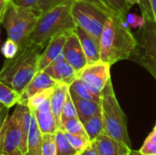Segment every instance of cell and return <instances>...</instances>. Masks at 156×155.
<instances>
[{"label": "cell", "instance_id": "cell-1", "mask_svg": "<svg viewBox=\"0 0 156 155\" xmlns=\"http://www.w3.org/2000/svg\"><path fill=\"white\" fill-rule=\"evenodd\" d=\"M125 20L109 16L100 39L101 60L111 66L118 61L130 58L135 49V36Z\"/></svg>", "mask_w": 156, "mask_h": 155}, {"label": "cell", "instance_id": "cell-2", "mask_svg": "<svg viewBox=\"0 0 156 155\" xmlns=\"http://www.w3.org/2000/svg\"><path fill=\"white\" fill-rule=\"evenodd\" d=\"M43 48L29 40L19 48L16 57L5 59L0 70V81L21 95L38 71V61Z\"/></svg>", "mask_w": 156, "mask_h": 155}, {"label": "cell", "instance_id": "cell-3", "mask_svg": "<svg viewBox=\"0 0 156 155\" xmlns=\"http://www.w3.org/2000/svg\"><path fill=\"white\" fill-rule=\"evenodd\" d=\"M75 0H69L40 15L29 40L45 48L55 36L73 31L76 27L71 9Z\"/></svg>", "mask_w": 156, "mask_h": 155}, {"label": "cell", "instance_id": "cell-4", "mask_svg": "<svg viewBox=\"0 0 156 155\" xmlns=\"http://www.w3.org/2000/svg\"><path fill=\"white\" fill-rule=\"evenodd\" d=\"M101 106L104 132L132 149L128 132L127 118L115 96L112 79H110L101 94Z\"/></svg>", "mask_w": 156, "mask_h": 155}, {"label": "cell", "instance_id": "cell-5", "mask_svg": "<svg viewBox=\"0 0 156 155\" xmlns=\"http://www.w3.org/2000/svg\"><path fill=\"white\" fill-rule=\"evenodd\" d=\"M40 14L36 9L17 6L10 1L3 20L8 38L16 41L19 48L25 46L29 41V36Z\"/></svg>", "mask_w": 156, "mask_h": 155}, {"label": "cell", "instance_id": "cell-6", "mask_svg": "<svg viewBox=\"0 0 156 155\" xmlns=\"http://www.w3.org/2000/svg\"><path fill=\"white\" fill-rule=\"evenodd\" d=\"M76 26L86 31L99 44L109 16L95 5L85 1L75 0L71 9Z\"/></svg>", "mask_w": 156, "mask_h": 155}, {"label": "cell", "instance_id": "cell-7", "mask_svg": "<svg viewBox=\"0 0 156 155\" xmlns=\"http://www.w3.org/2000/svg\"><path fill=\"white\" fill-rule=\"evenodd\" d=\"M135 37L137 44L130 58L146 69L156 80L155 21H146Z\"/></svg>", "mask_w": 156, "mask_h": 155}, {"label": "cell", "instance_id": "cell-8", "mask_svg": "<svg viewBox=\"0 0 156 155\" xmlns=\"http://www.w3.org/2000/svg\"><path fill=\"white\" fill-rule=\"evenodd\" d=\"M25 103H18L6 119L0 133V153L6 155H25L23 146L22 119Z\"/></svg>", "mask_w": 156, "mask_h": 155}, {"label": "cell", "instance_id": "cell-9", "mask_svg": "<svg viewBox=\"0 0 156 155\" xmlns=\"http://www.w3.org/2000/svg\"><path fill=\"white\" fill-rule=\"evenodd\" d=\"M78 79L93 92L101 95L107 82L111 79V65L101 60L88 64L78 73Z\"/></svg>", "mask_w": 156, "mask_h": 155}, {"label": "cell", "instance_id": "cell-10", "mask_svg": "<svg viewBox=\"0 0 156 155\" xmlns=\"http://www.w3.org/2000/svg\"><path fill=\"white\" fill-rule=\"evenodd\" d=\"M63 55L65 59L71 65V67L77 71V73L80 72L88 65L86 55L83 51L80 41L74 30L69 32L67 37L63 48Z\"/></svg>", "mask_w": 156, "mask_h": 155}, {"label": "cell", "instance_id": "cell-11", "mask_svg": "<svg viewBox=\"0 0 156 155\" xmlns=\"http://www.w3.org/2000/svg\"><path fill=\"white\" fill-rule=\"evenodd\" d=\"M43 71L50 76L55 81L64 83L69 86L78 78L77 71L65 59L63 53L56 60L47 66Z\"/></svg>", "mask_w": 156, "mask_h": 155}, {"label": "cell", "instance_id": "cell-12", "mask_svg": "<svg viewBox=\"0 0 156 155\" xmlns=\"http://www.w3.org/2000/svg\"><path fill=\"white\" fill-rule=\"evenodd\" d=\"M71 32V31H70ZM69 32L58 34L52 37L47 44L45 50L41 53L38 61V71L43 70L47 66L56 60L62 53Z\"/></svg>", "mask_w": 156, "mask_h": 155}, {"label": "cell", "instance_id": "cell-13", "mask_svg": "<svg viewBox=\"0 0 156 155\" xmlns=\"http://www.w3.org/2000/svg\"><path fill=\"white\" fill-rule=\"evenodd\" d=\"M30 111L36 118L38 128L42 134L56 133L58 129L50 109V99L37 106L36 109Z\"/></svg>", "mask_w": 156, "mask_h": 155}, {"label": "cell", "instance_id": "cell-14", "mask_svg": "<svg viewBox=\"0 0 156 155\" xmlns=\"http://www.w3.org/2000/svg\"><path fill=\"white\" fill-rule=\"evenodd\" d=\"M57 84V81H55L50 76H48L45 71L40 70L37 71V74L33 77V79L30 80V82L27 84L24 91L21 93V99L19 103H25L27 100L35 95L37 92H40L44 90L54 88V86Z\"/></svg>", "mask_w": 156, "mask_h": 155}, {"label": "cell", "instance_id": "cell-15", "mask_svg": "<svg viewBox=\"0 0 156 155\" xmlns=\"http://www.w3.org/2000/svg\"><path fill=\"white\" fill-rule=\"evenodd\" d=\"M90 3L102 10L109 16H116L126 21L130 6L125 0H80Z\"/></svg>", "mask_w": 156, "mask_h": 155}, {"label": "cell", "instance_id": "cell-16", "mask_svg": "<svg viewBox=\"0 0 156 155\" xmlns=\"http://www.w3.org/2000/svg\"><path fill=\"white\" fill-rule=\"evenodd\" d=\"M69 91V85L57 82V84L54 86L53 93L50 98V109L56 120V123L58 130L61 127V112Z\"/></svg>", "mask_w": 156, "mask_h": 155}, {"label": "cell", "instance_id": "cell-17", "mask_svg": "<svg viewBox=\"0 0 156 155\" xmlns=\"http://www.w3.org/2000/svg\"><path fill=\"white\" fill-rule=\"evenodd\" d=\"M74 31L80 41L81 47L88 60V64H92L100 61V44L80 26H76Z\"/></svg>", "mask_w": 156, "mask_h": 155}, {"label": "cell", "instance_id": "cell-18", "mask_svg": "<svg viewBox=\"0 0 156 155\" xmlns=\"http://www.w3.org/2000/svg\"><path fill=\"white\" fill-rule=\"evenodd\" d=\"M69 93L74 102V105L76 107L78 117L82 122V123L86 122L88 119H90V117L97 114L98 112L101 111V101H95L91 100L80 98L79 96H77L71 91H69Z\"/></svg>", "mask_w": 156, "mask_h": 155}, {"label": "cell", "instance_id": "cell-19", "mask_svg": "<svg viewBox=\"0 0 156 155\" xmlns=\"http://www.w3.org/2000/svg\"><path fill=\"white\" fill-rule=\"evenodd\" d=\"M92 143L99 155H120V143L105 132L100 134Z\"/></svg>", "mask_w": 156, "mask_h": 155}, {"label": "cell", "instance_id": "cell-20", "mask_svg": "<svg viewBox=\"0 0 156 155\" xmlns=\"http://www.w3.org/2000/svg\"><path fill=\"white\" fill-rule=\"evenodd\" d=\"M41 138L42 133L38 128L37 122L34 115L32 114L30 131L28 134V155H42L41 149Z\"/></svg>", "mask_w": 156, "mask_h": 155}, {"label": "cell", "instance_id": "cell-21", "mask_svg": "<svg viewBox=\"0 0 156 155\" xmlns=\"http://www.w3.org/2000/svg\"><path fill=\"white\" fill-rule=\"evenodd\" d=\"M84 129L90 142H93L100 134L104 132L103 120L101 111L98 112L94 116L88 119L83 122Z\"/></svg>", "mask_w": 156, "mask_h": 155}, {"label": "cell", "instance_id": "cell-22", "mask_svg": "<svg viewBox=\"0 0 156 155\" xmlns=\"http://www.w3.org/2000/svg\"><path fill=\"white\" fill-rule=\"evenodd\" d=\"M20 99V94H18L10 86L0 81V103H2L5 107L10 109L11 107L18 104Z\"/></svg>", "mask_w": 156, "mask_h": 155}, {"label": "cell", "instance_id": "cell-23", "mask_svg": "<svg viewBox=\"0 0 156 155\" xmlns=\"http://www.w3.org/2000/svg\"><path fill=\"white\" fill-rule=\"evenodd\" d=\"M69 91L73 92L74 94H76L77 96L82 99L101 101V95L93 92L88 86H86L78 78L69 85Z\"/></svg>", "mask_w": 156, "mask_h": 155}, {"label": "cell", "instance_id": "cell-24", "mask_svg": "<svg viewBox=\"0 0 156 155\" xmlns=\"http://www.w3.org/2000/svg\"><path fill=\"white\" fill-rule=\"evenodd\" d=\"M56 155H77L78 152L69 142L62 130L56 132Z\"/></svg>", "mask_w": 156, "mask_h": 155}, {"label": "cell", "instance_id": "cell-25", "mask_svg": "<svg viewBox=\"0 0 156 155\" xmlns=\"http://www.w3.org/2000/svg\"><path fill=\"white\" fill-rule=\"evenodd\" d=\"M59 130H62L63 132L73 134V135H80V136L89 138L84 129L83 123L80 120L79 117L66 121L65 122L61 124V128Z\"/></svg>", "mask_w": 156, "mask_h": 155}, {"label": "cell", "instance_id": "cell-26", "mask_svg": "<svg viewBox=\"0 0 156 155\" xmlns=\"http://www.w3.org/2000/svg\"><path fill=\"white\" fill-rule=\"evenodd\" d=\"M53 89L54 88H50V89L44 90H42L40 92L36 93L32 97H30L27 100V102H26V104L27 105V107L29 108V110H34L37 106H39L40 104H42L43 102H45L46 100H49L51 98L52 93H53Z\"/></svg>", "mask_w": 156, "mask_h": 155}, {"label": "cell", "instance_id": "cell-27", "mask_svg": "<svg viewBox=\"0 0 156 155\" xmlns=\"http://www.w3.org/2000/svg\"><path fill=\"white\" fill-rule=\"evenodd\" d=\"M42 155H56V134L45 133L41 138Z\"/></svg>", "mask_w": 156, "mask_h": 155}, {"label": "cell", "instance_id": "cell-28", "mask_svg": "<svg viewBox=\"0 0 156 155\" xmlns=\"http://www.w3.org/2000/svg\"><path fill=\"white\" fill-rule=\"evenodd\" d=\"M77 117H78V112H77L76 107L74 105V102L71 99L70 93L69 91L66 101H65L63 109H62V112H61V124L68 120L77 118Z\"/></svg>", "mask_w": 156, "mask_h": 155}, {"label": "cell", "instance_id": "cell-29", "mask_svg": "<svg viewBox=\"0 0 156 155\" xmlns=\"http://www.w3.org/2000/svg\"><path fill=\"white\" fill-rule=\"evenodd\" d=\"M139 151L144 155H156V124Z\"/></svg>", "mask_w": 156, "mask_h": 155}, {"label": "cell", "instance_id": "cell-30", "mask_svg": "<svg viewBox=\"0 0 156 155\" xmlns=\"http://www.w3.org/2000/svg\"><path fill=\"white\" fill-rule=\"evenodd\" d=\"M65 134H66V137L68 138L69 142L73 146V148L78 152V153H80L91 143L90 141V139L87 137H83V136H80V135H73V134H70L68 132H65Z\"/></svg>", "mask_w": 156, "mask_h": 155}, {"label": "cell", "instance_id": "cell-31", "mask_svg": "<svg viewBox=\"0 0 156 155\" xmlns=\"http://www.w3.org/2000/svg\"><path fill=\"white\" fill-rule=\"evenodd\" d=\"M19 48H20L16 41L12 40L11 38H8L4 42L3 46L1 47V53L5 58V59H10L16 56L19 51Z\"/></svg>", "mask_w": 156, "mask_h": 155}, {"label": "cell", "instance_id": "cell-32", "mask_svg": "<svg viewBox=\"0 0 156 155\" xmlns=\"http://www.w3.org/2000/svg\"><path fill=\"white\" fill-rule=\"evenodd\" d=\"M126 23L130 28L140 29L145 25L146 19L143 15L140 16L136 13H128L126 16Z\"/></svg>", "mask_w": 156, "mask_h": 155}, {"label": "cell", "instance_id": "cell-33", "mask_svg": "<svg viewBox=\"0 0 156 155\" xmlns=\"http://www.w3.org/2000/svg\"><path fill=\"white\" fill-rule=\"evenodd\" d=\"M69 0H39L35 9L41 15Z\"/></svg>", "mask_w": 156, "mask_h": 155}, {"label": "cell", "instance_id": "cell-34", "mask_svg": "<svg viewBox=\"0 0 156 155\" xmlns=\"http://www.w3.org/2000/svg\"><path fill=\"white\" fill-rule=\"evenodd\" d=\"M139 5L142 11V15L144 16L146 21H154L150 0H139Z\"/></svg>", "mask_w": 156, "mask_h": 155}, {"label": "cell", "instance_id": "cell-35", "mask_svg": "<svg viewBox=\"0 0 156 155\" xmlns=\"http://www.w3.org/2000/svg\"><path fill=\"white\" fill-rule=\"evenodd\" d=\"M11 2L17 6L30 7V8L35 9L39 0H11Z\"/></svg>", "mask_w": 156, "mask_h": 155}, {"label": "cell", "instance_id": "cell-36", "mask_svg": "<svg viewBox=\"0 0 156 155\" xmlns=\"http://www.w3.org/2000/svg\"><path fill=\"white\" fill-rule=\"evenodd\" d=\"M9 0H0V25L3 24V20L5 17V14L9 4Z\"/></svg>", "mask_w": 156, "mask_h": 155}, {"label": "cell", "instance_id": "cell-37", "mask_svg": "<svg viewBox=\"0 0 156 155\" xmlns=\"http://www.w3.org/2000/svg\"><path fill=\"white\" fill-rule=\"evenodd\" d=\"M8 110H9L8 108L4 107L3 110L0 111V133H1V131L4 127V124H5L6 119L8 118ZM0 154H2V153H0Z\"/></svg>", "mask_w": 156, "mask_h": 155}, {"label": "cell", "instance_id": "cell-38", "mask_svg": "<svg viewBox=\"0 0 156 155\" xmlns=\"http://www.w3.org/2000/svg\"><path fill=\"white\" fill-rule=\"evenodd\" d=\"M80 155H99L98 154V152H97V150H96V148H95V146H94V144H93V143L91 142L89 145H88V147L86 148V149H84L80 153H79Z\"/></svg>", "mask_w": 156, "mask_h": 155}, {"label": "cell", "instance_id": "cell-39", "mask_svg": "<svg viewBox=\"0 0 156 155\" xmlns=\"http://www.w3.org/2000/svg\"><path fill=\"white\" fill-rule=\"evenodd\" d=\"M130 151H131V148H129L127 145L120 143V155H129Z\"/></svg>", "mask_w": 156, "mask_h": 155}, {"label": "cell", "instance_id": "cell-40", "mask_svg": "<svg viewBox=\"0 0 156 155\" xmlns=\"http://www.w3.org/2000/svg\"><path fill=\"white\" fill-rule=\"evenodd\" d=\"M150 3H151L153 14H154V21L156 22V0H150Z\"/></svg>", "mask_w": 156, "mask_h": 155}, {"label": "cell", "instance_id": "cell-41", "mask_svg": "<svg viewBox=\"0 0 156 155\" xmlns=\"http://www.w3.org/2000/svg\"><path fill=\"white\" fill-rule=\"evenodd\" d=\"M125 1H126V3L128 4V5L130 7H132L135 4H138L139 5V0H125Z\"/></svg>", "mask_w": 156, "mask_h": 155}, {"label": "cell", "instance_id": "cell-42", "mask_svg": "<svg viewBox=\"0 0 156 155\" xmlns=\"http://www.w3.org/2000/svg\"><path fill=\"white\" fill-rule=\"evenodd\" d=\"M129 155H144V154H143L139 150H138V151H136V150L131 149V151H130V153H129Z\"/></svg>", "mask_w": 156, "mask_h": 155}, {"label": "cell", "instance_id": "cell-43", "mask_svg": "<svg viewBox=\"0 0 156 155\" xmlns=\"http://www.w3.org/2000/svg\"><path fill=\"white\" fill-rule=\"evenodd\" d=\"M4 107H5V106H4V105H3L2 103H0V111H1L2 110H3V108H4Z\"/></svg>", "mask_w": 156, "mask_h": 155}, {"label": "cell", "instance_id": "cell-44", "mask_svg": "<svg viewBox=\"0 0 156 155\" xmlns=\"http://www.w3.org/2000/svg\"><path fill=\"white\" fill-rule=\"evenodd\" d=\"M0 155H6V154H5V153H2V154H0Z\"/></svg>", "mask_w": 156, "mask_h": 155}, {"label": "cell", "instance_id": "cell-45", "mask_svg": "<svg viewBox=\"0 0 156 155\" xmlns=\"http://www.w3.org/2000/svg\"><path fill=\"white\" fill-rule=\"evenodd\" d=\"M25 155H28V153H26V154H25Z\"/></svg>", "mask_w": 156, "mask_h": 155}, {"label": "cell", "instance_id": "cell-46", "mask_svg": "<svg viewBox=\"0 0 156 155\" xmlns=\"http://www.w3.org/2000/svg\"><path fill=\"white\" fill-rule=\"evenodd\" d=\"M77 155H80V154H77Z\"/></svg>", "mask_w": 156, "mask_h": 155}, {"label": "cell", "instance_id": "cell-47", "mask_svg": "<svg viewBox=\"0 0 156 155\" xmlns=\"http://www.w3.org/2000/svg\"><path fill=\"white\" fill-rule=\"evenodd\" d=\"M9 1H11V0H9Z\"/></svg>", "mask_w": 156, "mask_h": 155}]
</instances>
